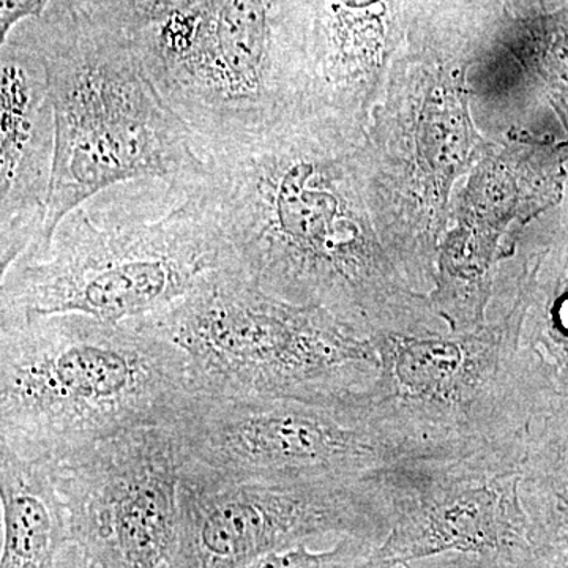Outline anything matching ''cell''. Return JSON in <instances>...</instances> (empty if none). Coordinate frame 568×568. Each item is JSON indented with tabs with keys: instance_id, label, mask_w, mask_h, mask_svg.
Returning a JSON list of instances; mask_svg holds the SVG:
<instances>
[{
	"instance_id": "9a60e30c",
	"label": "cell",
	"mask_w": 568,
	"mask_h": 568,
	"mask_svg": "<svg viewBox=\"0 0 568 568\" xmlns=\"http://www.w3.org/2000/svg\"><path fill=\"white\" fill-rule=\"evenodd\" d=\"M437 0H301L315 112L364 138L388 70Z\"/></svg>"
},
{
	"instance_id": "6da1fadb",
	"label": "cell",
	"mask_w": 568,
	"mask_h": 568,
	"mask_svg": "<svg viewBox=\"0 0 568 568\" xmlns=\"http://www.w3.org/2000/svg\"><path fill=\"white\" fill-rule=\"evenodd\" d=\"M361 141L325 115L205 149V196L239 272L362 338L448 334L388 253L375 223Z\"/></svg>"
},
{
	"instance_id": "8fae6325",
	"label": "cell",
	"mask_w": 568,
	"mask_h": 568,
	"mask_svg": "<svg viewBox=\"0 0 568 568\" xmlns=\"http://www.w3.org/2000/svg\"><path fill=\"white\" fill-rule=\"evenodd\" d=\"M568 144L517 138L493 144L458 194L429 301L450 334L487 324L500 265L523 231L564 196Z\"/></svg>"
},
{
	"instance_id": "7c38bea8",
	"label": "cell",
	"mask_w": 568,
	"mask_h": 568,
	"mask_svg": "<svg viewBox=\"0 0 568 568\" xmlns=\"http://www.w3.org/2000/svg\"><path fill=\"white\" fill-rule=\"evenodd\" d=\"M394 510L379 473L312 484L182 480L173 551L162 568H245L324 532L362 534Z\"/></svg>"
},
{
	"instance_id": "9c48e42d",
	"label": "cell",
	"mask_w": 568,
	"mask_h": 568,
	"mask_svg": "<svg viewBox=\"0 0 568 568\" xmlns=\"http://www.w3.org/2000/svg\"><path fill=\"white\" fill-rule=\"evenodd\" d=\"M499 321L465 334L372 338L379 373L354 396L369 425L429 457L525 450L526 432L503 375Z\"/></svg>"
},
{
	"instance_id": "3957f363",
	"label": "cell",
	"mask_w": 568,
	"mask_h": 568,
	"mask_svg": "<svg viewBox=\"0 0 568 568\" xmlns=\"http://www.w3.org/2000/svg\"><path fill=\"white\" fill-rule=\"evenodd\" d=\"M227 272L237 264L201 181L138 179L78 205L0 274V321L144 320Z\"/></svg>"
},
{
	"instance_id": "7a4b0ae2",
	"label": "cell",
	"mask_w": 568,
	"mask_h": 568,
	"mask_svg": "<svg viewBox=\"0 0 568 568\" xmlns=\"http://www.w3.org/2000/svg\"><path fill=\"white\" fill-rule=\"evenodd\" d=\"M500 0H437L388 70L361 141L377 231L418 293L435 290L452 192L491 148L469 110L467 71L480 61Z\"/></svg>"
},
{
	"instance_id": "52a82bcc",
	"label": "cell",
	"mask_w": 568,
	"mask_h": 568,
	"mask_svg": "<svg viewBox=\"0 0 568 568\" xmlns=\"http://www.w3.org/2000/svg\"><path fill=\"white\" fill-rule=\"evenodd\" d=\"M148 320L181 349L193 395L339 403L379 373L372 339L328 313L264 293L239 272Z\"/></svg>"
},
{
	"instance_id": "277c9868",
	"label": "cell",
	"mask_w": 568,
	"mask_h": 568,
	"mask_svg": "<svg viewBox=\"0 0 568 568\" xmlns=\"http://www.w3.org/2000/svg\"><path fill=\"white\" fill-rule=\"evenodd\" d=\"M190 395L185 357L148 317L0 321V448L22 459L170 425Z\"/></svg>"
},
{
	"instance_id": "d6986e66",
	"label": "cell",
	"mask_w": 568,
	"mask_h": 568,
	"mask_svg": "<svg viewBox=\"0 0 568 568\" xmlns=\"http://www.w3.org/2000/svg\"><path fill=\"white\" fill-rule=\"evenodd\" d=\"M203 0H88L91 9L130 36L145 31Z\"/></svg>"
},
{
	"instance_id": "7402d4cb",
	"label": "cell",
	"mask_w": 568,
	"mask_h": 568,
	"mask_svg": "<svg viewBox=\"0 0 568 568\" xmlns=\"http://www.w3.org/2000/svg\"><path fill=\"white\" fill-rule=\"evenodd\" d=\"M78 568H89L88 564L82 562V560H78Z\"/></svg>"
},
{
	"instance_id": "44dd1931",
	"label": "cell",
	"mask_w": 568,
	"mask_h": 568,
	"mask_svg": "<svg viewBox=\"0 0 568 568\" xmlns=\"http://www.w3.org/2000/svg\"><path fill=\"white\" fill-rule=\"evenodd\" d=\"M54 0H0V40L9 39L22 22L39 20Z\"/></svg>"
},
{
	"instance_id": "5b68a950",
	"label": "cell",
	"mask_w": 568,
	"mask_h": 568,
	"mask_svg": "<svg viewBox=\"0 0 568 568\" xmlns=\"http://www.w3.org/2000/svg\"><path fill=\"white\" fill-rule=\"evenodd\" d=\"M31 24L55 125L50 203L37 248L71 211L111 186L203 179L205 159L193 133L156 91L130 33L88 0H54Z\"/></svg>"
},
{
	"instance_id": "5bb4252c",
	"label": "cell",
	"mask_w": 568,
	"mask_h": 568,
	"mask_svg": "<svg viewBox=\"0 0 568 568\" xmlns=\"http://www.w3.org/2000/svg\"><path fill=\"white\" fill-rule=\"evenodd\" d=\"M54 155L50 82L26 21L0 51V274L40 245Z\"/></svg>"
},
{
	"instance_id": "ac0fdd59",
	"label": "cell",
	"mask_w": 568,
	"mask_h": 568,
	"mask_svg": "<svg viewBox=\"0 0 568 568\" xmlns=\"http://www.w3.org/2000/svg\"><path fill=\"white\" fill-rule=\"evenodd\" d=\"M518 470L523 510L568 552V422L530 429Z\"/></svg>"
},
{
	"instance_id": "8992f818",
	"label": "cell",
	"mask_w": 568,
	"mask_h": 568,
	"mask_svg": "<svg viewBox=\"0 0 568 568\" xmlns=\"http://www.w3.org/2000/svg\"><path fill=\"white\" fill-rule=\"evenodd\" d=\"M132 37L145 73L201 153L315 112L301 0H203Z\"/></svg>"
},
{
	"instance_id": "30bf717a",
	"label": "cell",
	"mask_w": 568,
	"mask_h": 568,
	"mask_svg": "<svg viewBox=\"0 0 568 568\" xmlns=\"http://www.w3.org/2000/svg\"><path fill=\"white\" fill-rule=\"evenodd\" d=\"M70 545L89 568H162L173 551L181 467L170 426H149L50 463Z\"/></svg>"
},
{
	"instance_id": "e0dca14e",
	"label": "cell",
	"mask_w": 568,
	"mask_h": 568,
	"mask_svg": "<svg viewBox=\"0 0 568 568\" xmlns=\"http://www.w3.org/2000/svg\"><path fill=\"white\" fill-rule=\"evenodd\" d=\"M491 50L540 88L568 144V0H510L500 11Z\"/></svg>"
},
{
	"instance_id": "ffe728a7",
	"label": "cell",
	"mask_w": 568,
	"mask_h": 568,
	"mask_svg": "<svg viewBox=\"0 0 568 568\" xmlns=\"http://www.w3.org/2000/svg\"><path fill=\"white\" fill-rule=\"evenodd\" d=\"M353 556L354 547L349 540H342L335 548L321 552L310 551L304 544H298L271 552L245 568H336Z\"/></svg>"
},
{
	"instance_id": "ba28073f",
	"label": "cell",
	"mask_w": 568,
	"mask_h": 568,
	"mask_svg": "<svg viewBox=\"0 0 568 568\" xmlns=\"http://www.w3.org/2000/svg\"><path fill=\"white\" fill-rule=\"evenodd\" d=\"M354 395L339 403H312L192 394L168 425L182 480L343 481L396 463L435 459L373 428Z\"/></svg>"
},
{
	"instance_id": "4fadbf2b",
	"label": "cell",
	"mask_w": 568,
	"mask_h": 568,
	"mask_svg": "<svg viewBox=\"0 0 568 568\" xmlns=\"http://www.w3.org/2000/svg\"><path fill=\"white\" fill-rule=\"evenodd\" d=\"M506 263L488 317L503 325L504 381L528 435L568 422V216Z\"/></svg>"
},
{
	"instance_id": "2e32d148",
	"label": "cell",
	"mask_w": 568,
	"mask_h": 568,
	"mask_svg": "<svg viewBox=\"0 0 568 568\" xmlns=\"http://www.w3.org/2000/svg\"><path fill=\"white\" fill-rule=\"evenodd\" d=\"M0 568H54L59 552L70 545V530L50 463L0 448Z\"/></svg>"
}]
</instances>
